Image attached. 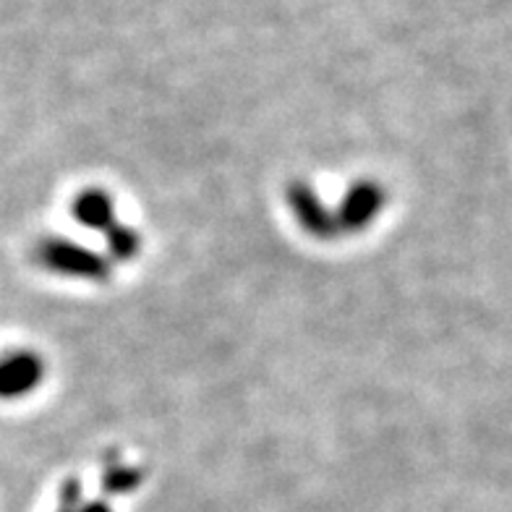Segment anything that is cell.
Masks as SVG:
<instances>
[{"mask_svg":"<svg viewBox=\"0 0 512 512\" xmlns=\"http://www.w3.org/2000/svg\"><path fill=\"white\" fill-rule=\"evenodd\" d=\"M34 259L48 272L63 277H76V280H108L110 262L97 251L81 246V243L68 241V238H45L37 243Z\"/></svg>","mask_w":512,"mask_h":512,"instance_id":"cell-1","label":"cell"},{"mask_svg":"<svg viewBox=\"0 0 512 512\" xmlns=\"http://www.w3.org/2000/svg\"><path fill=\"white\" fill-rule=\"evenodd\" d=\"M384 202H387V194L379 181L361 178V181L351 183L335 209L340 233H361L369 228L384 209Z\"/></svg>","mask_w":512,"mask_h":512,"instance_id":"cell-2","label":"cell"},{"mask_svg":"<svg viewBox=\"0 0 512 512\" xmlns=\"http://www.w3.org/2000/svg\"><path fill=\"white\" fill-rule=\"evenodd\" d=\"M285 199H288V207L293 212V217L298 220V225L311 238L330 241V238H335L340 233L335 212L319 199V194L314 191V186L309 181H301V178L290 181L288 189H285Z\"/></svg>","mask_w":512,"mask_h":512,"instance_id":"cell-3","label":"cell"},{"mask_svg":"<svg viewBox=\"0 0 512 512\" xmlns=\"http://www.w3.org/2000/svg\"><path fill=\"white\" fill-rule=\"evenodd\" d=\"M45 379V361L34 351L19 348L0 356V400H21Z\"/></svg>","mask_w":512,"mask_h":512,"instance_id":"cell-4","label":"cell"},{"mask_svg":"<svg viewBox=\"0 0 512 512\" xmlns=\"http://www.w3.org/2000/svg\"><path fill=\"white\" fill-rule=\"evenodd\" d=\"M71 212H74V217L84 225V228L100 230V233H105V230L115 223L113 199H110L102 189L81 191V194L74 199Z\"/></svg>","mask_w":512,"mask_h":512,"instance_id":"cell-5","label":"cell"},{"mask_svg":"<svg viewBox=\"0 0 512 512\" xmlns=\"http://www.w3.org/2000/svg\"><path fill=\"white\" fill-rule=\"evenodd\" d=\"M105 243H108V251L113 259H118V262H128V259L139 256L144 238L134 225L118 223V220H115V223L105 230Z\"/></svg>","mask_w":512,"mask_h":512,"instance_id":"cell-6","label":"cell"},{"mask_svg":"<svg viewBox=\"0 0 512 512\" xmlns=\"http://www.w3.org/2000/svg\"><path fill=\"white\" fill-rule=\"evenodd\" d=\"M142 484V471H136V468H128V465L115 463L110 465L105 476H102V489L108 494H126L131 489Z\"/></svg>","mask_w":512,"mask_h":512,"instance_id":"cell-7","label":"cell"},{"mask_svg":"<svg viewBox=\"0 0 512 512\" xmlns=\"http://www.w3.org/2000/svg\"><path fill=\"white\" fill-rule=\"evenodd\" d=\"M81 505V481L66 479L61 484V510H76Z\"/></svg>","mask_w":512,"mask_h":512,"instance_id":"cell-8","label":"cell"},{"mask_svg":"<svg viewBox=\"0 0 512 512\" xmlns=\"http://www.w3.org/2000/svg\"><path fill=\"white\" fill-rule=\"evenodd\" d=\"M74 512H113V510H110V505H105V502L95 499V502H81Z\"/></svg>","mask_w":512,"mask_h":512,"instance_id":"cell-9","label":"cell"},{"mask_svg":"<svg viewBox=\"0 0 512 512\" xmlns=\"http://www.w3.org/2000/svg\"><path fill=\"white\" fill-rule=\"evenodd\" d=\"M61 512H74V510H61Z\"/></svg>","mask_w":512,"mask_h":512,"instance_id":"cell-10","label":"cell"}]
</instances>
